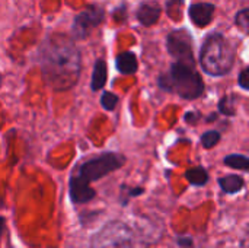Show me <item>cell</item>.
I'll use <instances>...</instances> for the list:
<instances>
[{"label": "cell", "instance_id": "obj_13", "mask_svg": "<svg viewBox=\"0 0 249 248\" xmlns=\"http://www.w3.org/2000/svg\"><path fill=\"white\" fill-rule=\"evenodd\" d=\"M219 184L225 193H238L244 187V178L238 175H226L219 180Z\"/></svg>", "mask_w": 249, "mask_h": 248}, {"label": "cell", "instance_id": "obj_7", "mask_svg": "<svg viewBox=\"0 0 249 248\" xmlns=\"http://www.w3.org/2000/svg\"><path fill=\"white\" fill-rule=\"evenodd\" d=\"M104 19V10L98 6H90L86 10L80 12L74 18L73 23V32L76 38H85L88 37Z\"/></svg>", "mask_w": 249, "mask_h": 248}, {"label": "cell", "instance_id": "obj_16", "mask_svg": "<svg viewBox=\"0 0 249 248\" xmlns=\"http://www.w3.org/2000/svg\"><path fill=\"white\" fill-rule=\"evenodd\" d=\"M219 140H220V134H219L217 132H214V130H210V132H207V133H204V134L201 136V143H203V146L207 148V149L216 146Z\"/></svg>", "mask_w": 249, "mask_h": 248}, {"label": "cell", "instance_id": "obj_8", "mask_svg": "<svg viewBox=\"0 0 249 248\" xmlns=\"http://www.w3.org/2000/svg\"><path fill=\"white\" fill-rule=\"evenodd\" d=\"M95 190L90 189L89 183L83 180L80 175L71 177L70 180V199L76 205L88 203L95 197Z\"/></svg>", "mask_w": 249, "mask_h": 248}, {"label": "cell", "instance_id": "obj_10", "mask_svg": "<svg viewBox=\"0 0 249 248\" xmlns=\"http://www.w3.org/2000/svg\"><path fill=\"white\" fill-rule=\"evenodd\" d=\"M160 16V7L156 3H143L137 10V19L142 25L150 26Z\"/></svg>", "mask_w": 249, "mask_h": 248}, {"label": "cell", "instance_id": "obj_3", "mask_svg": "<svg viewBox=\"0 0 249 248\" xmlns=\"http://www.w3.org/2000/svg\"><path fill=\"white\" fill-rule=\"evenodd\" d=\"M90 248H133V232L120 221L109 222L93 235Z\"/></svg>", "mask_w": 249, "mask_h": 248}, {"label": "cell", "instance_id": "obj_9", "mask_svg": "<svg viewBox=\"0 0 249 248\" xmlns=\"http://www.w3.org/2000/svg\"><path fill=\"white\" fill-rule=\"evenodd\" d=\"M190 19L200 28L207 26L214 15V4L212 3H196L190 6Z\"/></svg>", "mask_w": 249, "mask_h": 248}, {"label": "cell", "instance_id": "obj_6", "mask_svg": "<svg viewBox=\"0 0 249 248\" xmlns=\"http://www.w3.org/2000/svg\"><path fill=\"white\" fill-rule=\"evenodd\" d=\"M168 51L172 57L178 60V63H184L188 66H194V57H193V39L191 35L184 31H174L166 38Z\"/></svg>", "mask_w": 249, "mask_h": 248}, {"label": "cell", "instance_id": "obj_22", "mask_svg": "<svg viewBox=\"0 0 249 248\" xmlns=\"http://www.w3.org/2000/svg\"><path fill=\"white\" fill-rule=\"evenodd\" d=\"M3 229H4V218L0 216V237H1V234H3Z\"/></svg>", "mask_w": 249, "mask_h": 248}, {"label": "cell", "instance_id": "obj_4", "mask_svg": "<svg viewBox=\"0 0 249 248\" xmlns=\"http://www.w3.org/2000/svg\"><path fill=\"white\" fill-rule=\"evenodd\" d=\"M48 66H47V73L51 75V82H57L60 80V70L61 66L66 72V75L70 77V80H76L77 77V70H79V56L76 53V50L73 47H67V48H60L57 50V53H51L48 56L47 60Z\"/></svg>", "mask_w": 249, "mask_h": 248}, {"label": "cell", "instance_id": "obj_21", "mask_svg": "<svg viewBox=\"0 0 249 248\" xmlns=\"http://www.w3.org/2000/svg\"><path fill=\"white\" fill-rule=\"evenodd\" d=\"M178 244L182 246V247L188 248L193 246V240H191V238H179V240H178Z\"/></svg>", "mask_w": 249, "mask_h": 248}, {"label": "cell", "instance_id": "obj_5", "mask_svg": "<svg viewBox=\"0 0 249 248\" xmlns=\"http://www.w3.org/2000/svg\"><path fill=\"white\" fill-rule=\"evenodd\" d=\"M124 164V158L118 153H104L98 158H93L88 162H85L80 170H79V175L86 180L88 183L99 180L102 177H105L107 174L121 168Z\"/></svg>", "mask_w": 249, "mask_h": 248}, {"label": "cell", "instance_id": "obj_2", "mask_svg": "<svg viewBox=\"0 0 249 248\" xmlns=\"http://www.w3.org/2000/svg\"><path fill=\"white\" fill-rule=\"evenodd\" d=\"M233 50L220 34H212L203 44L200 63L204 72L212 76L226 75L233 66Z\"/></svg>", "mask_w": 249, "mask_h": 248}, {"label": "cell", "instance_id": "obj_1", "mask_svg": "<svg viewBox=\"0 0 249 248\" xmlns=\"http://www.w3.org/2000/svg\"><path fill=\"white\" fill-rule=\"evenodd\" d=\"M159 86L165 91L175 92L185 99L198 98L203 91V79L194 70V66L184 63H174L171 70L159 77Z\"/></svg>", "mask_w": 249, "mask_h": 248}, {"label": "cell", "instance_id": "obj_18", "mask_svg": "<svg viewBox=\"0 0 249 248\" xmlns=\"http://www.w3.org/2000/svg\"><path fill=\"white\" fill-rule=\"evenodd\" d=\"M233 102H235V98L233 96H225L220 104H219V110L226 114V115H233L235 114V108H233Z\"/></svg>", "mask_w": 249, "mask_h": 248}, {"label": "cell", "instance_id": "obj_12", "mask_svg": "<svg viewBox=\"0 0 249 248\" xmlns=\"http://www.w3.org/2000/svg\"><path fill=\"white\" fill-rule=\"evenodd\" d=\"M107 82V64L104 60H98L93 67V75H92V89L98 91L101 89Z\"/></svg>", "mask_w": 249, "mask_h": 248}, {"label": "cell", "instance_id": "obj_11", "mask_svg": "<svg viewBox=\"0 0 249 248\" xmlns=\"http://www.w3.org/2000/svg\"><path fill=\"white\" fill-rule=\"evenodd\" d=\"M117 70L124 75H133L137 72V58L133 53H121L115 60Z\"/></svg>", "mask_w": 249, "mask_h": 248}, {"label": "cell", "instance_id": "obj_15", "mask_svg": "<svg viewBox=\"0 0 249 248\" xmlns=\"http://www.w3.org/2000/svg\"><path fill=\"white\" fill-rule=\"evenodd\" d=\"M225 164L235 170H248L249 159L244 155H229L225 158Z\"/></svg>", "mask_w": 249, "mask_h": 248}, {"label": "cell", "instance_id": "obj_19", "mask_svg": "<svg viewBox=\"0 0 249 248\" xmlns=\"http://www.w3.org/2000/svg\"><path fill=\"white\" fill-rule=\"evenodd\" d=\"M236 23H238L239 26H242L244 29L248 28V9H244L242 12L238 13V16H236Z\"/></svg>", "mask_w": 249, "mask_h": 248}, {"label": "cell", "instance_id": "obj_17", "mask_svg": "<svg viewBox=\"0 0 249 248\" xmlns=\"http://www.w3.org/2000/svg\"><path fill=\"white\" fill-rule=\"evenodd\" d=\"M101 104H102V107L105 108V110H114L115 107H117V104H118V96L117 95H114L112 92H105L104 95H102V98H101Z\"/></svg>", "mask_w": 249, "mask_h": 248}, {"label": "cell", "instance_id": "obj_14", "mask_svg": "<svg viewBox=\"0 0 249 248\" xmlns=\"http://www.w3.org/2000/svg\"><path fill=\"white\" fill-rule=\"evenodd\" d=\"M185 178L193 186H204L209 181V174H207V171L204 168L196 167V168H191V170L187 171Z\"/></svg>", "mask_w": 249, "mask_h": 248}, {"label": "cell", "instance_id": "obj_20", "mask_svg": "<svg viewBox=\"0 0 249 248\" xmlns=\"http://www.w3.org/2000/svg\"><path fill=\"white\" fill-rule=\"evenodd\" d=\"M239 86L245 91L249 89V70L248 69H244L239 75Z\"/></svg>", "mask_w": 249, "mask_h": 248}]
</instances>
